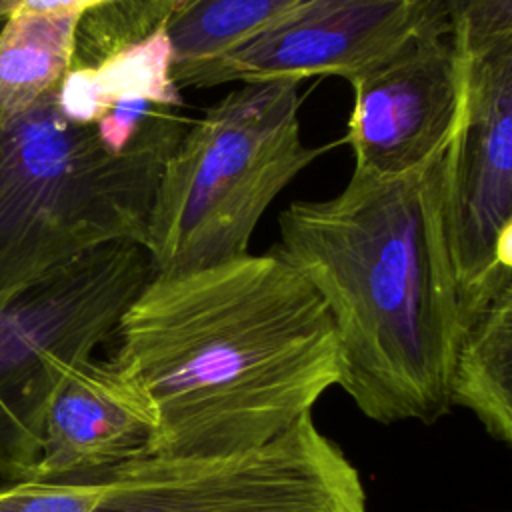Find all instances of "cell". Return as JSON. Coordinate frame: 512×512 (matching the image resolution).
<instances>
[{
  "instance_id": "1",
  "label": "cell",
  "mask_w": 512,
  "mask_h": 512,
  "mask_svg": "<svg viewBox=\"0 0 512 512\" xmlns=\"http://www.w3.org/2000/svg\"><path fill=\"white\" fill-rule=\"evenodd\" d=\"M112 336L110 360L156 410L150 454L256 448L312 414L342 376L328 306L278 250L152 274Z\"/></svg>"
},
{
  "instance_id": "2",
  "label": "cell",
  "mask_w": 512,
  "mask_h": 512,
  "mask_svg": "<svg viewBox=\"0 0 512 512\" xmlns=\"http://www.w3.org/2000/svg\"><path fill=\"white\" fill-rule=\"evenodd\" d=\"M446 150L400 176L352 172L338 196L294 202L278 220L274 250L334 320L338 386L382 424H432L452 410L474 322L446 228Z\"/></svg>"
},
{
  "instance_id": "3",
  "label": "cell",
  "mask_w": 512,
  "mask_h": 512,
  "mask_svg": "<svg viewBox=\"0 0 512 512\" xmlns=\"http://www.w3.org/2000/svg\"><path fill=\"white\" fill-rule=\"evenodd\" d=\"M190 118L154 114L120 152L62 114L56 90L0 120V296L120 240L144 244L156 188Z\"/></svg>"
},
{
  "instance_id": "4",
  "label": "cell",
  "mask_w": 512,
  "mask_h": 512,
  "mask_svg": "<svg viewBox=\"0 0 512 512\" xmlns=\"http://www.w3.org/2000/svg\"><path fill=\"white\" fill-rule=\"evenodd\" d=\"M300 80L246 82L190 122L168 156L144 248L154 274H176L248 254L272 200L328 146L300 132Z\"/></svg>"
},
{
  "instance_id": "5",
  "label": "cell",
  "mask_w": 512,
  "mask_h": 512,
  "mask_svg": "<svg viewBox=\"0 0 512 512\" xmlns=\"http://www.w3.org/2000/svg\"><path fill=\"white\" fill-rule=\"evenodd\" d=\"M152 274L144 244L120 240L0 296V480L32 476L54 392Z\"/></svg>"
},
{
  "instance_id": "6",
  "label": "cell",
  "mask_w": 512,
  "mask_h": 512,
  "mask_svg": "<svg viewBox=\"0 0 512 512\" xmlns=\"http://www.w3.org/2000/svg\"><path fill=\"white\" fill-rule=\"evenodd\" d=\"M100 478L96 512H368L358 470L312 414L256 448L146 454Z\"/></svg>"
},
{
  "instance_id": "7",
  "label": "cell",
  "mask_w": 512,
  "mask_h": 512,
  "mask_svg": "<svg viewBox=\"0 0 512 512\" xmlns=\"http://www.w3.org/2000/svg\"><path fill=\"white\" fill-rule=\"evenodd\" d=\"M462 56V112L446 150V228L476 320L498 288L494 242L512 218V28Z\"/></svg>"
},
{
  "instance_id": "8",
  "label": "cell",
  "mask_w": 512,
  "mask_h": 512,
  "mask_svg": "<svg viewBox=\"0 0 512 512\" xmlns=\"http://www.w3.org/2000/svg\"><path fill=\"white\" fill-rule=\"evenodd\" d=\"M346 142L354 172L400 176L444 152L464 100V56L442 8L418 32L350 80Z\"/></svg>"
},
{
  "instance_id": "9",
  "label": "cell",
  "mask_w": 512,
  "mask_h": 512,
  "mask_svg": "<svg viewBox=\"0 0 512 512\" xmlns=\"http://www.w3.org/2000/svg\"><path fill=\"white\" fill-rule=\"evenodd\" d=\"M438 12L440 0H298L226 54L174 70V80L180 90L274 78L350 80Z\"/></svg>"
},
{
  "instance_id": "10",
  "label": "cell",
  "mask_w": 512,
  "mask_h": 512,
  "mask_svg": "<svg viewBox=\"0 0 512 512\" xmlns=\"http://www.w3.org/2000/svg\"><path fill=\"white\" fill-rule=\"evenodd\" d=\"M158 420L144 388L110 358L72 368L54 392L28 480H92L152 452Z\"/></svg>"
},
{
  "instance_id": "11",
  "label": "cell",
  "mask_w": 512,
  "mask_h": 512,
  "mask_svg": "<svg viewBox=\"0 0 512 512\" xmlns=\"http://www.w3.org/2000/svg\"><path fill=\"white\" fill-rule=\"evenodd\" d=\"M172 70L174 52L160 22L96 64H74L56 86V102L62 114L78 124H96L126 96H144L160 106H184Z\"/></svg>"
},
{
  "instance_id": "12",
  "label": "cell",
  "mask_w": 512,
  "mask_h": 512,
  "mask_svg": "<svg viewBox=\"0 0 512 512\" xmlns=\"http://www.w3.org/2000/svg\"><path fill=\"white\" fill-rule=\"evenodd\" d=\"M84 14L14 12L0 28V120L56 90L74 66Z\"/></svg>"
},
{
  "instance_id": "13",
  "label": "cell",
  "mask_w": 512,
  "mask_h": 512,
  "mask_svg": "<svg viewBox=\"0 0 512 512\" xmlns=\"http://www.w3.org/2000/svg\"><path fill=\"white\" fill-rule=\"evenodd\" d=\"M462 406L512 446V276L488 298L468 332L454 386Z\"/></svg>"
},
{
  "instance_id": "14",
  "label": "cell",
  "mask_w": 512,
  "mask_h": 512,
  "mask_svg": "<svg viewBox=\"0 0 512 512\" xmlns=\"http://www.w3.org/2000/svg\"><path fill=\"white\" fill-rule=\"evenodd\" d=\"M296 2L298 0H170L162 26L174 52V70L226 54L264 30Z\"/></svg>"
},
{
  "instance_id": "15",
  "label": "cell",
  "mask_w": 512,
  "mask_h": 512,
  "mask_svg": "<svg viewBox=\"0 0 512 512\" xmlns=\"http://www.w3.org/2000/svg\"><path fill=\"white\" fill-rule=\"evenodd\" d=\"M104 494V478L10 482L0 486V512H96Z\"/></svg>"
},
{
  "instance_id": "16",
  "label": "cell",
  "mask_w": 512,
  "mask_h": 512,
  "mask_svg": "<svg viewBox=\"0 0 512 512\" xmlns=\"http://www.w3.org/2000/svg\"><path fill=\"white\" fill-rule=\"evenodd\" d=\"M440 8L462 54L512 28V0H440Z\"/></svg>"
},
{
  "instance_id": "17",
  "label": "cell",
  "mask_w": 512,
  "mask_h": 512,
  "mask_svg": "<svg viewBox=\"0 0 512 512\" xmlns=\"http://www.w3.org/2000/svg\"><path fill=\"white\" fill-rule=\"evenodd\" d=\"M112 0H0V28L14 12H76L88 14Z\"/></svg>"
},
{
  "instance_id": "18",
  "label": "cell",
  "mask_w": 512,
  "mask_h": 512,
  "mask_svg": "<svg viewBox=\"0 0 512 512\" xmlns=\"http://www.w3.org/2000/svg\"><path fill=\"white\" fill-rule=\"evenodd\" d=\"M494 262H496V274H498V286H500L508 276H512V218L500 228L496 236Z\"/></svg>"
}]
</instances>
